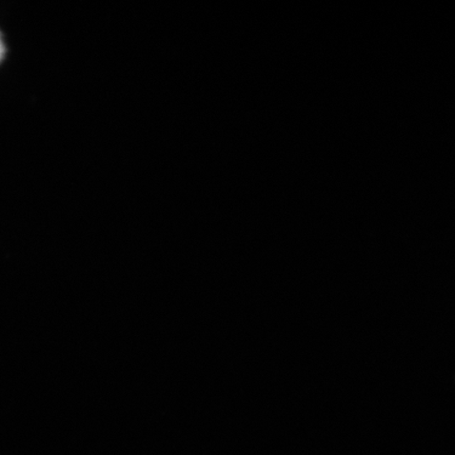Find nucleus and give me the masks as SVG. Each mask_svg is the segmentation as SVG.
I'll return each instance as SVG.
<instances>
[{
	"label": "nucleus",
	"mask_w": 455,
	"mask_h": 455,
	"mask_svg": "<svg viewBox=\"0 0 455 455\" xmlns=\"http://www.w3.org/2000/svg\"><path fill=\"white\" fill-rule=\"evenodd\" d=\"M4 54V44L2 38V34H0V60H3Z\"/></svg>",
	"instance_id": "1"
}]
</instances>
